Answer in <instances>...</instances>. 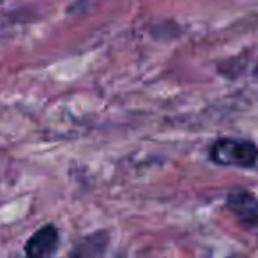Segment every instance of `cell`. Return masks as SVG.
<instances>
[{"label":"cell","mask_w":258,"mask_h":258,"mask_svg":"<svg viewBox=\"0 0 258 258\" xmlns=\"http://www.w3.org/2000/svg\"><path fill=\"white\" fill-rule=\"evenodd\" d=\"M211 159L221 166L249 168L258 159V147L249 140L219 138L211 147Z\"/></svg>","instance_id":"1"},{"label":"cell","mask_w":258,"mask_h":258,"mask_svg":"<svg viewBox=\"0 0 258 258\" xmlns=\"http://www.w3.org/2000/svg\"><path fill=\"white\" fill-rule=\"evenodd\" d=\"M226 207L246 226L258 225V198L249 191H233L226 197Z\"/></svg>","instance_id":"2"},{"label":"cell","mask_w":258,"mask_h":258,"mask_svg":"<svg viewBox=\"0 0 258 258\" xmlns=\"http://www.w3.org/2000/svg\"><path fill=\"white\" fill-rule=\"evenodd\" d=\"M58 247V230L53 225H44L25 244V253L29 256L41 258L50 256Z\"/></svg>","instance_id":"3"},{"label":"cell","mask_w":258,"mask_h":258,"mask_svg":"<svg viewBox=\"0 0 258 258\" xmlns=\"http://www.w3.org/2000/svg\"><path fill=\"white\" fill-rule=\"evenodd\" d=\"M254 75L258 76V64H256V68H254Z\"/></svg>","instance_id":"4"}]
</instances>
